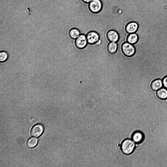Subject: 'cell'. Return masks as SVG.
Masks as SVG:
<instances>
[{
  "label": "cell",
  "mask_w": 167,
  "mask_h": 167,
  "mask_svg": "<svg viewBox=\"0 0 167 167\" xmlns=\"http://www.w3.org/2000/svg\"><path fill=\"white\" fill-rule=\"evenodd\" d=\"M135 145L132 140L127 139L124 140L121 145L122 152L125 154L129 155L132 153L135 149Z\"/></svg>",
  "instance_id": "cell-1"
},
{
  "label": "cell",
  "mask_w": 167,
  "mask_h": 167,
  "mask_svg": "<svg viewBox=\"0 0 167 167\" xmlns=\"http://www.w3.org/2000/svg\"><path fill=\"white\" fill-rule=\"evenodd\" d=\"M89 7L91 12L94 13H98L102 9V3L100 0H92L89 3Z\"/></svg>",
  "instance_id": "cell-2"
},
{
  "label": "cell",
  "mask_w": 167,
  "mask_h": 167,
  "mask_svg": "<svg viewBox=\"0 0 167 167\" xmlns=\"http://www.w3.org/2000/svg\"><path fill=\"white\" fill-rule=\"evenodd\" d=\"M122 50L123 54L128 57L133 56L135 52V49L133 45L127 42L122 44Z\"/></svg>",
  "instance_id": "cell-3"
},
{
  "label": "cell",
  "mask_w": 167,
  "mask_h": 167,
  "mask_svg": "<svg viewBox=\"0 0 167 167\" xmlns=\"http://www.w3.org/2000/svg\"><path fill=\"white\" fill-rule=\"evenodd\" d=\"M76 47L78 49H82L85 48L88 44L86 35L81 34L74 41Z\"/></svg>",
  "instance_id": "cell-4"
},
{
  "label": "cell",
  "mask_w": 167,
  "mask_h": 167,
  "mask_svg": "<svg viewBox=\"0 0 167 167\" xmlns=\"http://www.w3.org/2000/svg\"><path fill=\"white\" fill-rule=\"evenodd\" d=\"M86 36L88 44L90 45L95 44L100 39L99 33L93 31L89 32L86 34Z\"/></svg>",
  "instance_id": "cell-5"
},
{
  "label": "cell",
  "mask_w": 167,
  "mask_h": 167,
  "mask_svg": "<svg viewBox=\"0 0 167 167\" xmlns=\"http://www.w3.org/2000/svg\"><path fill=\"white\" fill-rule=\"evenodd\" d=\"M44 130L43 125L40 124H38L34 125L32 128L31 134L33 136L38 137L42 134Z\"/></svg>",
  "instance_id": "cell-6"
},
{
  "label": "cell",
  "mask_w": 167,
  "mask_h": 167,
  "mask_svg": "<svg viewBox=\"0 0 167 167\" xmlns=\"http://www.w3.org/2000/svg\"><path fill=\"white\" fill-rule=\"evenodd\" d=\"M107 37L110 42H117L119 39V35L116 31L111 30L107 32Z\"/></svg>",
  "instance_id": "cell-7"
},
{
  "label": "cell",
  "mask_w": 167,
  "mask_h": 167,
  "mask_svg": "<svg viewBox=\"0 0 167 167\" xmlns=\"http://www.w3.org/2000/svg\"><path fill=\"white\" fill-rule=\"evenodd\" d=\"M138 27V23L134 22H131L126 25L125 30L126 32L130 34L135 33L137 31Z\"/></svg>",
  "instance_id": "cell-8"
},
{
  "label": "cell",
  "mask_w": 167,
  "mask_h": 167,
  "mask_svg": "<svg viewBox=\"0 0 167 167\" xmlns=\"http://www.w3.org/2000/svg\"><path fill=\"white\" fill-rule=\"evenodd\" d=\"M163 85L162 80L160 79H156L152 82L151 88L152 90L156 91L161 88Z\"/></svg>",
  "instance_id": "cell-9"
},
{
  "label": "cell",
  "mask_w": 167,
  "mask_h": 167,
  "mask_svg": "<svg viewBox=\"0 0 167 167\" xmlns=\"http://www.w3.org/2000/svg\"><path fill=\"white\" fill-rule=\"evenodd\" d=\"M80 34L79 30L75 28L70 29L68 32V35L69 37L73 40H75Z\"/></svg>",
  "instance_id": "cell-10"
},
{
  "label": "cell",
  "mask_w": 167,
  "mask_h": 167,
  "mask_svg": "<svg viewBox=\"0 0 167 167\" xmlns=\"http://www.w3.org/2000/svg\"><path fill=\"white\" fill-rule=\"evenodd\" d=\"M157 97L161 100H165L167 98V89L161 88L157 90L156 92Z\"/></svg>",
  "instance_id": "cell-11"
},
{
  "label": "cell",
  "mask_w": 167,
  "mask_h": 167,
  "mask_svg": "<svg viewBox=\"0 0 167 167\" xmlns=\"http://www.w3.org/2000/svg\"><path fill=\"white\" fill-rule=\"evenodd\" d=\"M117 48L118 45L116 42H110L107 46V50L111 54H113L115 53Z\"/></svg>",
  "instance_id": "cell-12"
},
{
  "label": "cell",
  "mask_w": 167,
  "mask_h": 167,
  "mask_svg": "<svg viewBox=\"0 0 167 167\" xmlns=\"http://www.w3.org/2000/svg\"><path fill=\"white\" fill-rule=\"evenodd\" d=\"M138 39V36L135 33L130 34L127 37V42L133 45L137 42Z\"/></svg>",
  "instance_id": "cell-13"
},
{
  "label": "cell",
  "mask_w": 167,
  "mask_h": 167,
  "mask_svg": "<svg viewBox=\"0 0 167 167\" xmlns=\"http://www.w3.org/2000/svg\"><path fill=\"white\" fill-rule=\"evenodd\" d=\"M143 135L141 132L137 131L135 132L132 136L133 141L136 143L141 142L143 140Z\"/></svg>",
  "instance_id": "cell-14"
},
{
  "label": "cell",
  "mask_w": 167,
  "mask_h": 167,
  "mask_svg": "<svg viewBox=\"0 0 167 167\" xmlns=\"http://www.w3.org/2000/svg\"><path fill=\"white\" fill-rule=\"evenodd\" d=\"M38 139L35 138L31 137L29 138L27 141L26 145L29 148H33L35 147L37 144Z\"/></svg>",
  "instance_id": "cell-15"
},
{
  "label": "cell",
  "mask_w": 167,
  "mask_h": 167,
  "mask_svg": "<svg viewBox=\"0 0 167 167\" xmlns=\"http://www.w3.org/2000/svg\"><path fill=\"white\" fill-rule=\"evenodd\" d=\"M9 57L8 52L5 51H1L0 52V62L1 63H3L7 61Z\"/></svg>",
  "instance_id": "cell-16"
},
{
  "label": "cell",
  "mask_w": 167,
  "mask_h": 167,
  "mask_svg": "<svg viewBox=\"0 0 167 167\" xmlns=\"http://www.w3.org/2000/svg\"><path fill=\"white\" fill-rule=\"evenodd\" d=\"M162 81L163 86L164 88L167 89V76L163 78Z\"/></svg>",
  "instance_id": "cell-17"
},
{
  "label": "cell",
  "mask_w": 167,
  "mask_h": 167,
  "mask_svg": "<svg viewBox=\"0 0 167 167\" xmlns=\"http://www.w3.org/2000/svg\"><path fill=\"white\" fill-rule=\"evenodd\" d=\"M27 15L28 16L30 15L31 14V11L30 8L29 7L26 8L25 10Z\"/></svg>",
  "instance_id": "cell-18"
},
{
  "label": "cell",
  "mask_w": 167,
  "mask_h": 167,
  "mask_svg": "<svg viewBox=\"0 0 167 167\" xmlns=\"http://www.w3.org/2000/svg\"><path fill=\"white\" fill-rule=\"evenodd\" d=\"M83 2H84L86 3H89L91 0H81Z\"/></svg>",
  "instance_id": "cell-19"
}]
</instances>
